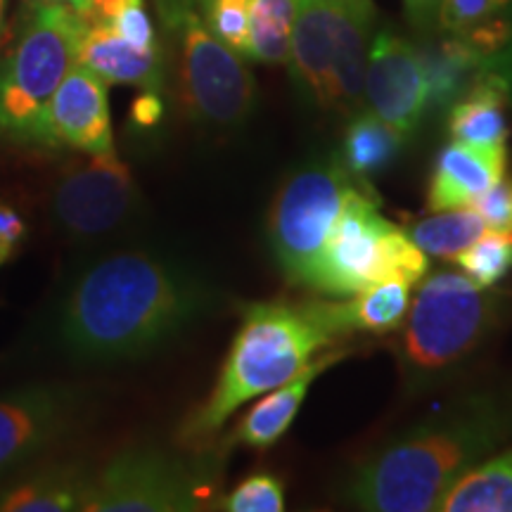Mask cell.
<instances>
[{
  "instance_id": "1",
  "label": "cell",
  "mask_w": 512,
  "mask_h": 512,
  "mask_svg": "<svg viewBox=\"0 0 512 512\" xmlns=\"http://www.w3.org/2000/svg\"><path fill=\"white\" fill-rule=\"evenodd\" d=\"M211 297L174 256L136 242L95 249L57 302L55 347L83 366L140 361L195 325Z\"/></svg>"
},
{
  "instance_id": "2",
  "label": "cell",
  "mask_w": 512,
  "mask_h": 512,
  "mask_svg": "<svg viewBox=\"0 0 512 512\" xmlns=\"http://www.w3.org/2000/svg\"><path fill=\"white\" fill-rule=\"evenodd\" d=\"M510 439L512 401L475 396L363 460L349 479L347 501L375 512L439 510L456 482Z\"/></svg>"
},
{
  "instance_id": "3",
  "label": "cell",
  "mask_w": 512,
  "mask_h": 512,
  "mask_svg": "<svg viewBox=\"0 0 512 512\" xmlns=\"http://www.w3.org/2000/svg\"><path fill=\"white\" fill-rule=\"evenodd\" d=\"M349 332L337 302H256L242 323L207 401L183 422L185 444H202L247 401L283 387Z\"/></svg>"
},
{
  "instance_id": "4",
  "label": "cell",
  "mask_w": 512,
  "mask_h": 512,
  "mask_svg": "<svg viewBox=\"0 0 512 512\" xmlns=\"http://www.w3.org/2000/svg\"><path fill=\"white\" fill-rule=\"evenodd\" d=\"M375 22L373 0H297L287 67L306 102L323 112H358Z\"/></svg>"
},
{
  "instance_id": "5",
  "label": "cell",
  "mask_w": 512,
  "mask_h": 512,
  "mask_svg": "<svg viewBox=\"0 0 512 512\" xmlns=\"http://www.w3.org/2000/svg\"><path fill=\"white\" fill-rule=\"evenodd\" d=\"M83 17L72 5L29 0L19 34L0 64V140L46 147L50 100L79 62Z\"/></svg>"
},
{
  "instance_id": "6",
  "label": "cell",
  "mask_w": 512,
  "mask_h": 512,
  "mask_svg": "<svg viewBox=\"0 0 512 512\" xmlns=\"http://www.w3.org/2000/svg\"><path fill=\"white\" fill-rule=\"evenodd\" d=\"M503 313V297L465 273L441 271L422 280L396 335V358L411 380L448 373L484 342Z\"/></svg>"
},
{
  "instance_id": "7",
  "label": "cell",
  "mask_w": 512,
  "mask_h": 512,
  "mask_svg": "<svg viewBox=\"0 0 512 512\" xmlns=\"http://www.w3.org/2000/svg\"><path fill=\"white\" fill-rule=\"evenodd\" d=\"M155 8L190 117L214 128L245 124L256 102V81L245 57L207 27L197 0H155Z\"/></svg>"
},
{
  "instance_id": "8",
  "label": "cell",
  "mask_w": 512,
  "mask_h": 512,
  "mask_svg": "<svg viewBox=\"0 0 512 512\" xmlns=\"http://www.w3.org/2000/svg\"><path fill=\"white\" fill-rule=\"evenodd\" d=\"M430 261L411 235L377 209L373 190L358 192L332 228L309 280L311 290L330 299H349L384 280L418 285Z\"/></svg>"
},
{
  "instance_id": "9",
  "label": "cell",
  "mask_w": 512,
  "mask_h": 512,
  "mask_svg": "<svg viewBox=\"0 0 512 512\" xmlns=\"http://www.w3.org/2000/svg\"><path fill=\"white\" fill-rule=\"evenodd\" d=\"M370 190L339 157H323L299 166L275 192L266 219V240L290 283L306 285L332 228L358 192Z\"/></svg>"
},
{
  "instance_id": "10",
  "label": "cell",
  "mask_w": 512,
  "mask_h": 512,
  "mask_svg": "<svg viewBox=\"0 0 512 512\" xmlns=\"http://www.w3.org/2000/svg\"><path fill=\"white\" fill-rule=\"evenodd\" d=\"M219 460L162 446H126L93 467L83 512H190L216 503Z\"/></svg>"
},
{
  "instance_id": "11",
  "label": "cell",
  "mask_w": 512,
  "mask_h": 512,
  "mask_svg": "<svg viewBox=\"0 0 512 512\" xmlns=\"http://www.w3.org/2000/svg\"><path fill=\"white\" fill-rule=\"evenodd\" d=\"M48 211L64 242L95 252L128 240L143 221L145 200L117 152L83 155L57 174Z\"/></svg>"
},
{
  "instance_id": "12",
  "label": "cell",
  "mask_w": 512,
  "mask_h": 512,
  "mask_svg": "<svg viewBox=\"0 0 512 512\" xmlns=\"http://www.w3.org/2000/svg\"><path fill=\"white\" fill-rule=\"evenodd\" d=\"M88 401L60 382L0 392V482L46 456L81 427Z\"/></svg>"
},
{
  "instance_id": "13",
  "label": "cell",
  "mask_w": 512,
  "mask_h": 512,
  "mask_svg": "<svg viewBox=\"0 0 512 512\" xmlns=\"http://www.w3.org/2000/svg\"><path fill=\"white\" fill-rule=\"evenodd\" d=\"M363 102L375 117L411 138L430 112V91L420 48L389 29L375 31L368 53Z\"/></svg>"
},
{
  "instance_id": "14",
  "label": "cell",
  "mask_w": 512,
  "mask_h": 512,
  "mask_svg": "<svg viewBox=\"0 0 512 512\" xmlns=\"http://www.w3.org/2000/svg\"><path fill=\"white\" fill-rule=\"evenodd\" d=\"M46 147L74 150L81 155H110L114 133L107 81L76 62L64 76L46 112Z\"/></svg>"
},
{
  "instance_id": "15",
  "label": "cell",
  "mask_w": 512,
  "mask_h": 512,
  "mask_svg": "<svg viewBox=\"0 0 512 512\" xmlns=\"http://www.w3.org/2000/svg\"><path fill=\"white\" fill-rule=\"evenodd\" d=\"M508 147L470 145L453 140L439 152L427 190V209L470 207L505 178Z\"/></svg>"
},
{
  "instance_id": "16",
  "label": "cell",
  "mask_w": 512,
  "mask_h": 512,
  "mask_svg": "<svg viewBox=\"0 0 512 512\" xmlns=\"http://www.w3.org/2000/svg\"><path fill=\"white\" fill-rule=\"evenodd\" d=\"M351 354L349 349H335L320 354L309 368L302 370L294 380L283 387H275L264 394V399L256 401L249 411L242 415V420L230 432V437L223 441V448L228 446H247L254 451H268L278 444L283 434L290 430L299 408L309 394L311 384L318 380L325 370H330L335 363L344 361Z\"/></svg>"
},
{
  "instance_id": "17",
  "label": "cell",
  "mask_w": 512,
  "mask_h": 512,
  "mask_svg": "<svg viewBox=\"0 0 512 512\" xmlns=\"http://www.w3.org/2000/svg\"><path fill=\"white\" fill-rule=\"evenodd\" d=\"M79 64L107 83L140 88L143 93L164 91V50L138 48L117 31L83 22L79 38Z\"/></svg>"
},
{
  "instance_id": "18",
  "label": "cell",
  "mask_w": 512,
  "mask_h": 512,
  "mask_svg": "<svg viewBox=\"0 0 512 512\" xmlns=\"http://www.w3.org/2000/svg\"><path fill=\"white\" fill-rule=\"evenodd\" d=\"M91 477L93 467L81 463L24 467L0 486V512H83Z\"/></svg>"
},
{
  "instance_id": "19",
  "label": "cell",
  "mask_w": 512,
  "mask_h": 512,
  "mask_svg": "<svg viewBox=\"0 0 512 512\" xmlns=\"http://www.w3.org/2000/svg\"><path fill=\"white\" fill-rule=\"evenodd\" d=\"M512 72L491 69L472 83L446 110V128L453 140L470 145H505L510 136Z\"/></svg>"
},
{
  "instance_id": "20",
  "label": "cell",
  "mask_w": 512,
  "mask_h": 512,
  "mask_svg": "<svg viewBox=\"0 0 512 512\" xmlns=\"http://www.w3.org/2000/svg\"><path fill=\"white\" fill-rule=\"evenodd\" d=\"M420 57L430 91V112H446L479 76L496 69L463 38L451 34H441L425 43Z\"/></svg>"
},
{
  "instance_id": "21",
  "label": "cell",
  "mask_w": 512,
  "mask_h": 512,
  "mask_svg": "<svg viewBox=\"0 0 512 512\" xmlns=\"http://www.w3.org/2000/svg\"><path fill=\"white\" fill-rule=\"evenodd\" d=\"M406 140V133L396 131L394 126L375 117L370 110L356 112L351 114V121L344 128L339 159L351 174L370 181L399 159Z\"/></svg>"
},
{
  "instance_id": "22",
  "label": "cell",
  "mask_w": 512,
  "mask_h": 512,
  "mask_svg": "<svg viewBox=\"0 0 512 512\" xmlns=\"http://www.w3.org/2000/svg\"><path fill=\"white\" fill-rule=\"evenodd\" d=\"M444 512H512V446L494 453L444 496Z\"/></svg>"
},
{
  "instance_id": "23",
  "label": "cell",
  "mask_w": 512,
  "mask_h": 512,
  "mask_svg": "<svg viewBox=\"0 0 512 512\" xmlns=\"http://www.w3.org/2000/svg\"><path fill=\"white\" fill-rule=\"evenodd\" d=\"M411 283L384 280L354 294L347 302H337L339 318L347 332H394L411 306Z\"/></svg>"
},
{
  "instance_id": "24",
  "label": "cell",
  "mask_w": 512,
  "mask_h": 512,
  "mask_svg": "<svg viewBox=\"0 0 512 512\" xmlns=\"http://www.w3.org/2000/svg\"><path fill=\"white\" fill-rule=\"evenodd\" d=\"M489 230L482 216L472 207L432 211L430 219H422L408 228V235L427 256L458 259L472 242Z\"/></svg>"
},
{
  "instance_id": "25",
  "label": "cell",
  "mask_w": 512,
  "mask_h": 512,
  "mask_svg": "<svg viewBox=\"0 0 512 512\" xmlns=\"http://www.w3.org/2000/svg\"><path fill=\"white\" fill-rule=\"evenodd\" d=\"M297 0H252L249 5L247 60L278 67L287 64Z\"/></svg>"
},
{
  "instance_id": "26",
  "label": "cell",
  "mask_w": 512,
  "mask_h": 512,
  "mask_svg": "<svg viewBox=\"0 0 512 512\" xmlns=\"http://www.w3.org/2000/svg\"><path fill=\"white\" fill-rule=\"evenodd\" d=\"M456 261L477 285L496 287L512 268V230H486Z\"/></svg>"
},
{
  "instance_id": "27",
  "label": "cell",
  "mask_w": 512,
  "mask_h": 512,
  "mask_svg": "<svg viewBox=\"0 0 512 512\" xmlns=\"http://www.w3.org/2000/svg\"><path fill=\"white\" fill-rule=\"evenodd\" d=\"M249 5L252 0H197L207 27L245 60L249 48Z\"/></svg>"
},
{
  "instance_id": "28",
  "label": "cell",
  "mask_w": 512,
  "mask_h": 512,
  "mask_svg": "<svg viewBox=\"0 0 512 512\" xmlns=\"http://www.w3.org/2000/svg\"><path fill=\"white\" fill-rule=\"evenodd\" d=\"M216 503L228 512H280L285 510V486L271 472H256Z\"/></svg>"
},
{
  "instance_id": "29",
  "label": "cell",
  "mask_w": 512,
  "mask_h": 512,
  "mask_svg": "<svg viewBox=\"0 0 512 512\" xmlns=\"http://www.w3.org/2000/svg\"><path fill=\"white\" fill-rule=\"evenodd\" d=\"M505 10H512V0H441L437 27L441 34L465 36Z\"/></svg>"
},
{
  "instance_id": "30",
  "label": "cell",
  "mask_w": 512,
  "mask_h": 512,
  "mask_svg": "<svg viewBox=\"0 0 512 512\" xmlns=\"http://www.w3.org/2000/svg\"><path fill=\"white\" fill-rule=\"evenodd\" d=\"M121 38L131 41L138 48H157L159 36L155 24H152L150 15H147L143 0H133L121 15L114 19L112 27Z\"/></svg>"
},
{
  "instance_id": "31",
  "label": "cell",
  "mask_w": 512,
  "mask_h": 512,
  "mask_svg": "<svg viewBox=\"0 0 512 512\" xmlns=\"http://www.w3.org/2000/svg\"><path fill=\"white\" fill-rule=\"evenodd\" d=\"M482 216L489 230L512 228V181L496 183L489 192H484L477 202L470 204Z\"/></svg>"
},
{
  "instance_id": "32",
  "label": "cell",
  "mask_w": 512,
  "mask_h": 512,
  "mask_svg": "<svg viewBox=\"0 0 512 512\" xmlns=\"http://www.w3.org/2000/svg\"><path fill=\"white\" fill-rule=\"evenodd\" d=\"M24 238H27V223L22 214L8 204H0V254L10 261Z\"/></svg>"
},
{
  "instance_id": "33",
  "label": "cell",
  "mask_w": 512,
  "mask_h": 512,
  "mask_svg": "<svg viewBox=\"0 0 512 512\" xmlns=\"http://www.w3.org/2000/svg\"><path fill=\"white\" fill-rule=\"evenodd\" d=\"M131 3L133 0H86L76 12L83 17V22L100 24V27H112L114 19H117Z\"/></svg>"
},
{
  "instance_id": "34",
  "label": "cell",
  "mask_w": 512,
  "mask_h": 512,
  "mask_svg": "<svg viewBox=\"0 0 512 512\" xmlns=\"http://www.w3.org/2000/svg\"><path fill=\"white\" fill-rule=\"evenodd\" d=\"M439 3L441 0H403L408 17H411V22L420 29H427L432 27V24H437Z\"/></svg>"
},
{
  "instance_id": "35",
  "label": "cell",
  "mask_w": 512,
  "mask_h": 512,
  "mask_svg": "<svg viewBox=\"0 0 512 512\" xmlns=\"http://www.w3.org/2000/svg\"><path fill=\"white\" fill-rule=\"evenodd\" d=\"M8 5H10V0H0V38H3L5 17H8Z\"/></svg>"
},
{
  "instance_id": "36",
  "label": "cell",
  "mask_w": 512,
  "mask_h": 512,
  "mask_svg": "<svg viewBox=\"0 0 512 512\" xmlns=\"http://www.w3.org/2000/svg\"><path fill=\"white\" fill-rule=\"evenodd\" d=\"M48 3H64V5H72L74 10H79L86 0H48Z\"/></svg>"
},
{
  "instance_id": "37",
  "label": "cell",
  "mask_w": 512,
  "mask_h": 512,
  "mask_svg": "<svg viewBox=\"0 0 512 512\" xmlns=\"http://www.w3.org/2000/svg\"><path fill=\"white\" fill-rule=\"evenodd\" d=\"M3 264H8V259H5L3 254H0V266H3Z\"/></svg>"
},
{
  "instance_id": "38",
  "label": "cell",
  "mask_w": 512,
  "mask_h": 512,
  "mask_svg": "<svg viewBox=\"0 0 512 512\" xmlns=\"http://www.w3.org/2000/svg\"><path fill=\"white\" fill-rule=\"evenodd\" d=\"M510 230H512V228H510Z\"/></svg>"
}]
</instances>
